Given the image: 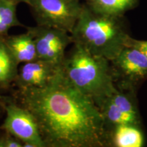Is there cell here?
<instances>
[{
  "label": "cell",
  "instance_id": "3",
  "mask_svg": "<svg viewBox=\"0 0 147 147\" xmlns=\"http://www.w3.org/2000/svg\"><path fill=\"white\" fill-rule=\"evenodd\" d=\"M61 68L69 81L94 102L116 88L110 61L91 54L78 43H73L65 54Z\"/></svg>",
  "mask_w": 147,
  "mask_h": 147
},
{
  "label": "cell",
  "instance_id": "2",
  "mask_svg": "<svg viewBox=\"0 0 147 147\" xmlns=\"http://www.w3.org/2000/svg\"><path fill=\"white\" fill-rule=\"evenodd\" d=\"M123 16L96 13L82 3V9L71 36L91 54L111 61L125 47L129 35Z\"/></svg>",
  "mask_w": 147,
  "mask_h": 147
},
{
  "label": "cell",
  "instance_id": "10",
  "mask_svg": "<svg viewBox=\"0 0 147 147\" xmlns=\"http://www.w3.org/2000/svg\"><path fill=\"white\" fill-rule=\"evenodd\" d=\"M106 146L142 147L144 136L141 127L133 125H120L106 131Z\"/></svg>",
  "mask_w": 147,
  "mask_h": 147
},
{
  "label": "cell",
  "instance_id": "4",
  "mask_svg": "<svg viewBox=\"0 0 147 147\" xmlns=\"http://www.w3.org/2000/svg\"><path fill=\"white\" fill-rule=\"evenodd\" d=\"M0 106L5 112L1 129L20 140L23 147H46L33 115L15 97L0 96Z\"/></svg>",
  "mask_w": 147,
  "mask_h": 147
},
{
  "label": "cell",
  "instance_id": "18",
  "mask_svg": "<svg viewBox=\"0 0 147 147\" xmlns=\"http://www.w3.org/2000/svg\"><path fill=\"white\" fill-rule=\"evenodd\" d=\"M0 108H1V106H0Z\"/></svg>",
  "mask_w": 147,
  "mask_h": 147
},
{
  "label": "cell",
  "instance_id": "11",
  "mask_svg": "<svg viewBox=\"0 0 147 147\" xmlns=\"http://www.w3.org/2000/svg\"><path fill=\"white\" fill-rule=\"evenodd\" d=\"M4 41L18 64L38 59L34 38L28 31L18 35H8Z\"/></svg>",
  "mask_w": 147,
  "mask_h": 147
},
{
  "label": "cell",
  "instance_id": "14",
  "mask_svg": "<svg viewBox=\"0 0 147 147\" xmlns=\"http://www.w3.org/2000/svg\"><path fill=\"white\" fill-rule=\"evenodd\" d=\"M16 6L8 0H0V38L8 36L12 27L23 26L18 19Z\"/></svg>",
  "mask_w": 147,
  "mask_h": 147
},
{
  "label": "cell",
  "instance_id": "6",
  "mask_svg": "<svg viewBox=\"0 0 147 147\" xmlns=\"http://www.w3.org/2000/svg\"><path fill=\"white\" fill-rule=\"evenodd\" d=\"M110 63L115 85L119 89L136 91L147 79V57L135 48L125 46Z\"/></svg>",
  "mask_w": 147,
  "mask_h": 147
},
{
  "label": "cell",
  "instance_id": "13",
  "mask_svg": "<svg viewBox=\"0 0 147 147\" xmlns=\"http://www.w3.org/2000/svg\"><path fill=\"white\" fill-rule=\"evenodd\" d=\"M18 63L11 54L4 41L0 38V89L13 84L18 72Z\"/></svg>",
  "mask_w": 147,
  "mask_h": 147
},
{
  "label": "cell",
  "instance_id": "12",
  "mask_svg": "<svg viewBox=\"0 0 147 147\" xmlns=\"http://www.w3.org/2000/svg\"><path fill=\"white\" fill-rule=\"evenodd\" d=\"M89 9L96 13L111 16H123L137 6L138 0H83Z\"/></svg>",
  "mask_w": 147,
  "mask_h": 147
},
{
  "label": "cell",
  "instance_id": "17",
  "mask_svg": "<svg viewBox=\"0 0 147 147\" xmlns=\"http://www.w3.org/2000/svg\"><path fill=\"white\" fill-rule=\"evenodd\" d=\"M8 1H11V2H13L14 3H16V4H18V3H28L29 0H8Z\"/></svg>",
  "mask_w": 147,
  "mask_h": 147
},
{
  "label": "cell",
  "instance_id": "1",
  "mask_svg": "<svg viewBox=\"0 0 147 147\" xmlns=\"http://www.w3.org/2000/svg\"><path fill=\"white\" fill-rule=\"evenodd\" d=\"M14 97L33 115L46 147H106L98 108L61 67L45 87L17 89Z\"/></svg>",
  "mask_w": 147,
  "mask_h": 147
},
{
  "label": "cell",
  "instance_id": "8",
  "mask_svg": "<svg viewBox=\"0 0 147 147\" xmlns=\"http://www.w3.org/2000/svg\"><path fill=\"white\" fill-rule=\"evenodd\" d=\"M61 67L39 59L23 63L18 69L13 84L17 89L44 87Z\"/></svg>",
  "mask_w": 147,
  "mask_h": 147
},
{
  "label": "cell",
  "instance_id": "5",
  "mask_svg": "<svg viewBox=\"0 0 147 147\" xmlns=\"http://www.w3.org/2000/svg\"><path fill=\"white\" fill-rule=\"evenodd\" d=\"M37 25L59 29L71 34L82 12L80 0H29Z\"/></svg>",
  "mask_w": 147,
  "mask_h": 147
},
{
  "label": "cell",
  "instance_id": "9",
  "mask_svg": "<svg viewBox=\"0 0 147 147\" xmlns=\"http://www.w3.org/2000/svg\"><path fill=\"white\" fill-rule=\"evenodd\" d=\"M102 116L106 130L120 125H133L142 127L140 115L127 113L112 102L107 96L95 102Z\"/></svg>",
  "mask_w": 147,
  "mask_h": 147
},
{
  "label": "cell",
  "instance_id": "15",
  "mask_svg": "<svg viewBox=\"0 0 147 147\" xmlns=\"http://www.w3.org/2000/svg\"><path fill=\"white\" fill-rule=\"evenodd\" d=\"M0 147H23V144L20 140L5 132L0 135Z\"/></svg>",
  "mask_w": 147,
  "mask_h": 147
},
{
  "label": "cell",
  "instance_id": "16",
  "mask_svg": "<svg viewBox=\"0 0 147 147\" xmlns=\"http://www.w3.org/2000/svg\"><path fill=\"white\" fill-rule=\"evenodd\" d=\"M125 46L135 48L147 57V40H137L129 36L127 40Z\"/></svg>",
  "mask_w": 147,
  "mask_h": 147
},
{
  "label": "cell",
  "instance_id": "7",
  "mask_svg": "<svg viewBox=\"0 0 147 147\" xmlns=\"http://www.w3.org/2000/svg\"><path fill=\"white\" fill-rule=\"evenodd\" d=\"M34 38L38 59L61 66L67 47L73 43L71 34L54 27L37 25L27 27Z\"/></svg>",
  "mask_w": 147,
  "mask_h": 147
}]
</instances>
